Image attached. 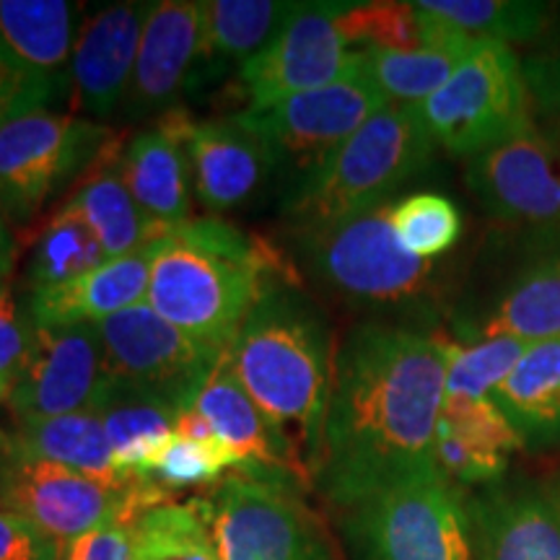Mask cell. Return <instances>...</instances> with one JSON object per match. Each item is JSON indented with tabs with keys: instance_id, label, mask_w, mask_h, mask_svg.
Segmentation results:
<instances>
[{
	"instance_id": "43",
	"label": "cell",
	"mask_w": 560,
	"mask_h": 560,
	"mask_svg": "<svg viewBox=\"0 0 560 560\" xmlns=\"http://www.w3.org/2000/svg\"><path fill=\"white\" fill-rule=\"evenodd\" d=\"M0 560H60V545L32 522L0 509Z\"/></svg>"
},
{
	"instance_id": "15",
	"label": "cell",
	"mask_w": 560,
	"mask_h": 560,
	"mask_svg": "<svg viewBox=\"0 0 560 560\" xmlns=\"http://www.w3.org/2000/svg\"><path fill=\"white\" fill-rule=\"evenodd\" d=\"M104 380V348L96 325H34L30 359L9 405L19 423L91 410Z\"/></svg>"
},
{
	"instance_id": "8",
	"label": "cell",
	"mask_w": 560,
	"mask_h": 560,
	"mask_svg": "<svg viewBox=\"0 0 560 560\" xmlns=\"http://www.w3.org/2000/svg\"><path fill=\"white\" fill-rule=\"evenodd\" d=\"M206 520L221 560H335L317 514L270 475H231Z\"/></svg>"
},
{
	"instance_id": "1",
	"label": "cell",
	"mask_w": 560,
	"mask_h": 560,
	"mask_svg": "<svg viewBox=\"0 0 560 560\" xmlns=\"http://www.w3.org/2000/svg\"><path fill=\"white\" fill-rule=\"evenodd\" d=\"M446 395L444 335L363 325L338 350L319 478L340 506L408 475L436 470L433 441Z\"/></svg>"
},
{
	"instance_id": "21",
	"label": "cell",
	"mask_w": 560,
	"mask_h": 560,
	"mask_svg": "<svg viewBox=\"0 0 560 560\" xmlns=\"http://www.w3.org/2000/svg\"><path fill=\"white\" fill-rule=\"evenodd\" d=\"M192 408L208 420L215 436L240 459L242 470H249V467L262 470L265 467L270 472H293L299 478L306 475L304 462L299 459L293 446L236 380L229 363V350L213 369V374L208 376V382L202 384Z\"/></svg>"
},
{
	"instance_id": "36",
	"label": "cell",
	"mask_w": 560,
	"mask_h": 560,
	"mask_svg": "<svg viewBox=\"0 0 560 560\" xmlns=\"http://www.w3.org/2000/svg\"><path fill=\"white\" fill-rule=\"evenodd\" d=\"M338 21L355 50H418L431 45L416 3H340Z\"/></svg>"
},
{
	"instance_id": "24",
	"label": "cell",
	"mask_w": 560,
	"mask_h": 560,
	"mask_svg": "<svg viewBox=\"0 0 560 560\" xmlns=\"http://www.w3.org/2000/svg\"><path fill=\"white\" fill-rule=\"evenodd\" d=\"M120 153L117 140L112 138L86 170V177L75 187L73 198L66 202V208L89 223L107 260L145 249L159 242L166 229H172L149 219V213L132 198L120 174Z\"/></svg>"
},
{
	"instance_id": "19",
	"label": "cell",
	"mask_w": 560,
	"mask_h": 560,
	"mask_svg": "<svg viewBox=\"0 0 560 560\" xmlns=\"http://www.w3.org/2000/svg\"><path fill=\"white\" fill-rule=\"evenodd\" d=\"M200 3L190 0L151 3L130 89L125 96L128 115L143 117L177 102L182 89L192 79L195 62L200 60Z\"/></svg>"
},
{
	"instance_id": "44",
	"label": "cell",
	"mask_w": 560,
	"mask_h": 560,
	"mask_svg": "<svg viewBox=\"0 0 560 560\" xmlns=\"http://www.w3.org/2000/svg\"><path fill=\"white\" fill-rule=\"evenodd\" d=\"M13 260H16V247H13L9 219L0 208V280H5V276L13 270Z\"/></svg>"
},
{
	"instance_id": "23",
	"label": "cell",
	"mask_w": 560,
	"mask_h": 560,
	"mask_svg": "<svg viewBox=\"0 0 560 560\" xmlns=\"http://www.w3.org/2000/svg\"><path fill=\"white\" fill-rule=\"evenodd\" d=\"M153 244L132 255L104 262L89 276L52 289L32 291L26 312L34 325H100L130 306L145 304L151 278Z\"/></svg>"
},
{
	"instance_id": "11",
	"label": "cell",
	"mask_w": 560,
	"mask_h": 560,
	"mask_svg": "<svg viewBox=\"0 0 560 560\" xmlns=\"http://www.w3.org/2000/svg\"><path fill=\"white\" fill-rule=\"evenodd\" d=\"M96 327L104 348V374L151 392L177 412L192 408L202 384L226 355V350L170 325L149 304L130 306Z\"/></svg>"
},
{
	"instance_id": "16",
	"label": "cell",
	"mask_w": 560,
	"mask_h": 560,
	"mask_svg": "<svg viewBox=\"0 0 560 560\" xmlns=\"http://www.w3.org/2000/svg\"><path fill=\"white\" fill-rule=\"evenodd\" d=\"M470 340L560 338V234H527L509 276L480 314L462 325Z\"/></svg>"
},
{
	"instance_id": "14",
	"label": "cell",
	"mask_w": 560,
	"mask_h": 560,
	"mask_svg": "<svg viewBox=\"0 0 560 560\" xmlns=\"http://www.w3.org/2000/svg\"><path fill=\"white\" fill-rule=\"evenodd\" d=\"M467 185L495 221L524 234H560V138L537 122L472 156Z\"/></svg>"
},
{
	"instance_id": "3",
	"label": "cell",
	"mask_w": 560,
	"mask_h": 560,
	"mask_svg": "<svg viewBox=\"0 0 560 560\" xmlns=\"http://www.w3.org/2000/svg\"><path fill=\"white\" fill-rule=\"evenodd\" d=\"M278 260L219 219L187 221L153 242L145 304L170 325L229 350L276 280Z\"/></svg>"
},
{
	"instance_id": "20",
	"label": "cell",
	"mask_w": 560,
	"mask_h": 560,
	"mask_svg": "<svg viewBox=\"0 0 560 560\" xmlns=\"http://www.w3.org/2000/svg\"><path fill=\"white\" fill-rule=\"evenodd\" d=\"M185 112H166L151 130L138 132L120 153L122 182L149 219L164 226L192 221L190 156Z\"/></svg>"
},
{
	"instance_id": "22",
	"label": "cell",
	"mask_w": 560,
	"mask_h": 560,
	"mask_svg": "<svg viewBox=\"0 0 560 560\" xmlns=\"http://www.w3.org/2000/svg\"><path fill=\"white\" fill-rule=\"evenodd\" d=\"M516 450L522 441L493 400L444 397L433 459L446 480L462 486L499 480Z\"/></svg>"
},
{
	"instance_id": "26",
	"label": "cell",
	"mask_w": 560,
	"mask_h": 560,
	"mask_svg": "<svg viewBox=\"0 0 560 560\" xmlns=\"http://www.w3.org/2000/svg\"><path fill=\"white\" fill-rule=\"evenodd\" d=\"M490 400L506 416L522 450H560V338L532 342Z\"/></svg>"
},
{
	"instance_id": "29",
	"label": "cell",
	"mask_w": 560,
	"mask_h": 560,
	"mask_svg": "<svg viewBox=\"0 0 560 560\" xmlns=\"http://www.w3.org/2000/svg\"><path fill=\"white\" fill-rule=\"evenodd\" d=\"M81 5L66 0H0V42L34 73L68 83Z\"/></svg>"
},
{
	"instance_id": "4",
	"label": "cell",
	"mask_w": 560,
	"mask_h": 560,
	"mask_svg": "<svg viewBox=\"0 0 560 560\" xmlns=\"http://www.w3.org/2000/svg\"><path fill=\"white\" fill-rule=\"evenodd\" d=\"M433 143L416 109L387 104L361 125L325 164L293 187L289 215L296 229L338 223L387 206L392 195L431 166Z\"/></svg>"
},
{
	"instance_id": "2",
	"label": "cell",
	"mask_w": 560,
	"mask_h": 560,
	"mask_svg": "<svg viewBox=\"0 0 560 560\" xmlns=\"http://www.w3.org/2000/svg\"><path fill=\"white\" fill-rule=\"evenodd\" d=\"M229 363L306 470L317 472L338 366L332 330L317 306L272 283L229 348Z\"/></svg>"
},
{
	"instance_id": "12",
	"label": "cell",
	"mask_w": 560,
	"mask_h": 560,
	"mask_svg": "<svg viewBox=\"0 0 560 560\" xmlns=\"http://www.w3.org/2000/svg\"><path fill=\"white\" fill-rule=\"evenodd\" d=\"M382 91L363 73H353L330 86H322L291 100L278 102L262 112H244V120L268 140L278 166L299 172V179L325 164L346 140L387 107Z\"/></svg>"
},
{
	"instance_id": "35",
	"label": "cell",
	"mask_w": 560,
	"mask_h": 560,
	"mask_svg": "<svg viewBox=\"0 0 560 560\" xmlns=\"http://www.w3.org/2000/svg\"><path fill=\"white\" fill-rule=\"evenodd\" d=\"M529 346L514 338H486L454 342L444 338L446 395L465 400H490L506 382Z\"/></svg>"
},
{
	"instance_id": "30",
	"label": "cell",
	"mask_w": 560,
	"mask_h": 560,
	"mask_svg": "<svg viewBox=\"0 0 560 560\" xmlns=\"http://www.w3.org/2000/svg\"><path fill=\"white\" fill-rule=\"evenodd\" d=\"M296 3L276 0H210L200 3V60L249 62L276 39Z\"/></svg>"
},
{
	"instance_id": "40",
	"label": "cell",
	"mask_w": 560,
	"mask_h": 560,
	"mask_svg": "<svg viewBox=\"0 0 560 560\" xmlns=\"http://www.w3.org/2000/svg\"><path fill=\"white\" fill-rule=\"evenodd\" d=\"M34 322L13 296L9 283H0V400L9 402L21 371L30 359Z\"/></svg>"
},
{
	"instance_id": "33",
	"label": "cell",
	"mask_w": 560,
	"mask_h": 560,
	"mask_svg": "<svg viewBox=\"0 0 560 560\" xmlns=\"http://www.w3.org/2000/svg\"><path fill=\"white\" fill-rule=\"evenodd\" d=\"M104 262L109 260L89 223L62 206L58 215L39 234L30 272H26V283H30V291L52 289V285L89 276Z\"/></svg>"
},
{
	"instance_id": "34",
	"label": "cell",
	"mask_w": 560,
	"mask_h": 560,
	"mask_svg": "<svg viewBox=\"0 0 560 560\" xmlns=\"http://www.w3.org/2000/svg\"><path fill=\"white\" fill-rule=\"evenodd\" d=\"M130 560H221L208 520L198 509L161 503L132 527Z\"/></svg>"
},
{
	"instance_id": "18",
	"label": "cell",
	"mask_w": 560,
	"mask_h": 560,
	"mask_svg": "<svg viewBox=\"0 0 560 560\" xmlns=\"http://www.w3.org/2000/svg\"><path fill=\"white\" fill-rule=\"evenodd\" d=\"M151 3H112L79 32L70 60L75 104L86 115L107 117L125 102Z\"/></svg>"
},
{
	"instance_id": "25",
	"label": "cell",
	"mask_w": 560,
	"mask_h": 560,
	"mask_svg": "<svg viewBox=\"0 0 560 560\" xmlns=\"http://www.w3.org/2000/svg\"><path fill=\"white\" fill-rule=\"evenodd\" d=\"M91 410L102 418L112 457L125 480L145 478L153 457L174 436L177 410L117 376L104 374Z\"/></svg>"
},
{
	"instance_id": "17",
	"label": "cell",
	"mask_w": 560,
	"mask_h": 560,
	"mask_svg": "<svg viewBox=\"0 0 560 560\" xmlns=\"http://www.w3.org/2000/svg\"><path fill=\"white\" fill-rule=\"evenodd\" d=\"M187 156L192 190L213 213L244 206L278 170L270 143L244 115L192 122L187 132Z\"/></svg>"
},
{
	"instance_id": "46",
	"label": "cell",
	"mask_w": 560,
	"mask_h": 560,
	"mask_svg": "<svg viewBox=\"0 0 560 560\" xmlns=\"http://www.w3.org/2000/svg\"><path fill=\"white\" fill-rule=\"evenodd\" d=\"M0 283H5V280H0Z\"/></svg>"
},
{
	"instance_id": "31",
	"label": "cell",
	"mask_w": 560,
	"mask_h": 560,
	"mask_svg": "<svg viewBox=\"0 0 560 560\" xmlns=\"http://www.w3.org/2000/svg\"><path fill=\"white\" fill-rule=\"evenodd\" d=\"M478 42L452 39L418 50H361L363 73L389 104L416 107L450 81Z\"/></svg>"
},
{
	"instance_id": "10",
	"label": "cell",
	"mask_w": 560,
	"mask_h": 560,
	"mask_svg": "<svg viewBox=\"0 0 560 560\" xmlns=\"http://www.w3.org/2000/svg\"><path fill=\"white\" fill-rule=\"evenodd\" d=\"M112 132L86 117L39 109L0 125V208L26 223L75 174L89 170Z\"/></svg>"
},
{
	"instance_id": "28",
	"label": "cell",
	"mask_w": 560,
	"mask_h": 560,
	"mask_svg": "<svg viewBox=\"0 0 560 560\" xmlns=\"http://www.w3.org/2000/svg\"><path fill=\"white\" fill-rule=\"evenodd\" d=\"M13 452L21 457L45 459L52 465L68 467V470L102 482L112 490H130L138 482L125 480L117 470L107 431H104L102 418L94 410L45 420H24L13 436Z\"/></svg>"
},
{
	"instance_id": "41",
	"label": "cell",
	"mask_w": 560,
	"mask_h": 560,
	"mask_svg": "<svg viewBox=\"0 0 560 560\" xmlns=\"http://www.w3.org/2000/svg\"><path fill=\"white\" fill-rule=\"evenodd\" d=\"M136 520L117 516L60 548V560H130Z\"/></svg>"
},
{
	"instance_id": "9",
	"label": "cell",
	"mask_w": 560,
	"mask_h": 560,
	"mask_svg": "<svg viewBox=\"0 0 560 560\" xmlns=\"http://www.w3.org/2000/svg\"><path fill=\"white\" fill-rule=\"evenodd\" d=\"M161 503L159 490L145 478L130 490H112L68 467L16 452L0 465V509L32 522L60 548L117 516L138 522Z\"/></svg>"
},
{
	"instance_id": "45",
	"label": "cell",
	"mask_w": 560,
	"mask_h": 560,
	"mask_svg": "<svg viewBox=\"0 0 560 560\" xmlns=\"http://www.w3.org/2000/svg\"><path fill=\"white\" fill-rule=\"evenodd\" d=\"M550 501H552V506H556V509H558V514H560V480L556 482V488H552Z\"/></svg>"
},
{
	"instance_id": "6",
	"label": "cell",
	"mask_w": 560,
	"mask_h": 560,
	"mask_svg": "<svg viewBox=\"0 0 560 560\" xmlns=\"http://www.w3.org/2000/svg\"><path fill=\"white\" fill-rule=\"evenodd\" d=\"M412 109L436 149L470 159L535 122L522 60L501 42H478L450 81Z\"/></svg>"
},
{
	"instance_id": "42",
	"label": "cell",
	"mask_w": 560,
	"mask_h": 560,
	"mask_svg": "<svg viewBox=\"0 0 560 560\" xmlns=\"http://www.w3.org/2000/svg\"><path fill=\"white\" fill-rule=\"evenodd\" d=\"M529 102L542 115L545 130L560 138V47L524 62Z\"/></svg>"
},
{
	"instance_id": "7",
	"label": "cell",
	"mask_w": 560,
	"mask_h": 560,
	"mask_svg": "<svg viewBox=\"0 0 560 560\" xmlns=\"http://www.w3.org/2000/svg\"><path fill=\"white\" fill-rule=\"evenodd\" d=\"M353 511L371 560H475L470 511L439 467L389 482Z\"/></svg>"
},
{
	"instance_id": "13",
	"label": "cell",
	"mask_w": 560,
	"mask_h": 560,
	"mask_svg": "<svg viewBox=\"0 0 560 560\" xmlns=\"http://www.w3.org/2000/svg\"><path fill=\"white\" fill-rule=\"evenodd\" d=\"M338 13L340 3H296L276 39L244 62L242 81L252 112L330 86L361 66V50L350 47Z\"/></svg>"
},
{
	"instance_id": "32",
	"label": "cell",
	"mask_w": 560,
	"mask_h": 560,
	"mask_svg": "<svg viewBox=\"0 0 560 560\" xmlns=\"http://www.w3.org/2000/svg\"><path fill=\"white\" fill-rule=\"evenodd\" d=\"M418 9L459 37L509 47L537 39L548 26V5L532 0H420Z\"/></svg>"
},
{
	"instance_id": "37",
	"label": "cell",
	"mask_w": 560,
	"mask_h": 560,
	"mask_svg": "<svg viewBox=\"0 0 560 560\" xmlns=\"http://www.w3.org/2000/svg\"><path fill=\"white\" fill-rule=\"evenodd\" d=\"M389 223L397 242L420 260L446 255L462 236V213L439 192H412L392 202Z\"/></svg>"
},
{
	"instance_id": "38",
	"label": "cell",
	"mask_w": 560,
	"mask_h": 560,
	"mask_svg": "<svg viewBox=\"0 0 560 560\" xmlns=\"http://www.w3.org/2000/svg\"><path fill=\"white\" fill-rule=\"evenodd\" d=\"M229 467H240V459L226 446H208L185 436H174L153 457L145 480H151L161 493L190 490L219 480Z\"/></svg>"
},
{
	"instance_id": "5",
	"label": "cell",
	"mask_w": 560,
	"mask_h": 560,
	"mask_svg": "<svg viewBox=\"0 0 560 560\" xmlns=\"http://www.w3.org/2000/svg\"><path fill=\"white\" fill-rule=\"evenodd\" d=\"M389 206L327 226L296 229L304 260L314 278L348 304L376 312L431 310L441 291L439 265L397 242Z\"/></svg>"
},
{
	"instance_id": "39",
	"label": "cell",
	"mask_w": 560,
	"mask_h": 560,
	"mask_svg": "<svg viewBox=\"0 0 560 560\" xmlns=\"http://www.w3.org/2000/svg\"><path fill=\"white\" fill-rule=\"evenodd\" d=\"M62 89V83L21 66L0 42V125L45 109L52 100H58Z\"/></svg>"
},
{
	"instance_id": "27",
	"label": "cell",
	"mask_w": 560,
	"mask_h": 560,
	"mask_svg": "<svg viewBox=\"0 0 560 560\" xmlns=\"http://www.w3.org/2000/svg\"><path fill=\"white\" fill-rule=\"evenodd\" d=\"M478 560H560V514L537 490L493 493L475 509Z\"/></svg>"
}]
</instances>
